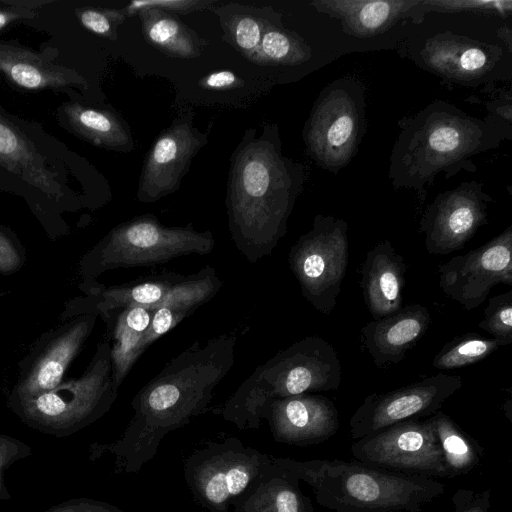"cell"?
<instances>
[{
	"mask_svg": "<svg viewBox=\"0 0 512 512\" xmlns=\"http://www.w3.org/2000/svg\"><path fill=\"white\" fill-rule=\"evenodd\" d=\"M236 344L232 333L205 344L194 341L136 393L131 402L134 414L121 437L91 444L89 459L109 454L117 472H139L168 433L209 409L217 386L234 365Z\"/></svg>",
	"mask_w": 512,
	"mask_h": 512,
	"instance_id": "cell-1",
	"label": "cell"
},
{
	"mask_svg": "<svg viewBox=\"0 0 512 512\" xmlns=\"http://www.w3.org/2000/svg\"><path fill=\"white\" fill-rule=\"evenodd\" d=\"M304 166L282 153L277 125L245 131L231 156L226 209L231 238L250 263L271 255L304 188Z\"/></svg>",
	"mask_w": 512,
	"mask_h": 512,
	"instance_id": "cell-2",
	"label": "cell"
},
{
	"mask_svg": "<svg viewBox=\"0 0 512 512\" xmlns=\"http://www.w3.org/2000/svg\"><path fill=\"white\" fill-rule=\"evenodd\" d=\"M503 139L484 120L437 100L401 122L392 148L389 178L395 188L413 189L420 200L426 186L443 172L476 171L472 158L499 146Z\"/></svg>",
	"mask_w": 512,
	"mask_h": 512,
	"instance_id": "cell-3",
	"label": "cell"
},
{
	"mask_svg": "<svg viewBox=\"0 0 512 512\" xmlns=\"http://www.w3.org/2000/svg\"><path fill=\"white\" fill-rule=\"evenodd\" d=\"M275 465L304 481L316 502L333 512H420L445 492L434 478L407 475L358 461H297L272 456Z\"/></svg>",
	"mask_w": 512,
	"mask_h": 512,
	"instance_id": "cell-4",
	"label": "cell"
},
{
	"mask_svg": "<svg viewBox=\"0 0 512 512\" xmlns=\"http://www.w3.org/2000/svg\"><path fill=\"white\" fill-rule=\"evenodd\" d=\"M341 374L335 348L307 336L259 365L215 413L239 429H257L274 400L337 390Z\"/></svg>",
	"mask_w": 512,
	"mask_h": 512,
	"instance_id": "cell-5",
	"label": "cell"
},
{
	"mask_svg": "<svg viewBox=\"0 0 512 512\" xmlns=\"http://www.w3.org/2000/svg\"><path fill=\"white\" fill-rule=\"evenodd\" d=\"M465 28L449 23L418 29L409 37L408 56L443 80L461 85L511 78L510 27L495 32Z\"/></svg>",
	"mask_w": 512,
	"mask_h": 512,
	"instance_id": "cell-6",
	"label": "cell"
},
{
	"mask_svg": "<svg viewBox=\"0 0 512 512\" xmlns=\"http://www.w3.org/2000/svg\"><path fill=\"white\" fill-rule=\"evenodd\" d=\"M118 395L113 384L108 338L79 378L62 381L37 396L8 400V407L27 426L55 437L72 435L106 414Z\"/></svg>",
	"mask_w": 512,
	"mask_h": 512,
	"instance_id": "cell-7",
	"label": "cell"
},
{
	"mask_svg": "<svg viewBox=\"0 0 512 512\" xmlns=\"http://www.w3.org/2000/svg\"><path fill=\"white\" fill-rule=\"evenodd\" d=\"M214 245L210 231H197L192 225L163 226L151 214L137 216L115 226L82 257V289L87 291L97 284L96 278L108 270L153 266L189 254L205 255Z\"/></svg>",
	"mask_w": 512,
	"mask_h": 512,
	"instance_id": "cell-8",
	"label": "cell"
},
{
	"mask_svg": "<svg viewBox=\"0 0 512 512\" xmlns=\"http://www.w3.org/2000/svg\"><path fill=\"white\" fill-rule=\"evenodd\" d=\"M365 128L364 86L351 76L334 80L320 92L304 126L307 153L336 174L357 153Z\"/></svg>",
	"mask_w": 512,
	"mask_h": 512,
	"instance_id": "cell-9",
	"label": "cell"
},
{
	"mask_svg": "<svg viewBox=\"0 0 512 512\" xmlns=\"http://www.w3.org/2000/svg\"><path fill=\"white\" fill-rule=\"evenodd\" d=\"M272 466V455L236 437L206 441L183 465L195 501L210 512H227L249 486Z\"/></svg>",
	"mask_w": 512,
	"mask_h": 512,
	"instance_id": "cell-10",
	"label": "cell"
},
{
	"mask_svg": "<svg viewBox=\"0 0 512 512\" xmlns=\"http://www.w3.org/2000/svg\"><path fill=\"white\" fill-rule=\"evenodd\" d=\"M347 231L345 220L318 214L312 228L300 236L289 251V267L303 297L325 315L336 307L346 274Z\"/></svg>",
	"mask_w": 512,
	"mask_h": 512,
	"instance_id": "cell-11",
	"label": "cell"
},
{
	"mask_svg": "<svg viewBox=\"0 0 512 512\" xmlns=\"http://www.w3.org/2000/svg\"><path fill=\"white\" fill-rule=\"evenodd\" d=\"M350 451L356 461L370 467L449 478L431 416L399 422L355 440Z\"/></svg>",
	"mask_w": 512,
	"mask_h": 512,
	"instance_id": "cell-12",
	"label": "cell"
},
{
	"mask_svg": "<svg viewBox=\"0 0 512 512\" xmlns=\"http://www.w3.org/2000/svg\"><path fill=\"white\" fill-rule=\"evenodd\" d=\"M462 385L460 376L437 373L395 390L372 393L349 420L351 437L358 440L399 422L430 417Z\"/></svg>",
	"mask_w": 512,
	"mask_h": 512,
	"instance_id": "cell-13",
	"label": "cell"
},
{
	"mask_svg": "<svg viewBox=\"0 0 512 512\" xmlns=\"http://www.w3.org/2000/svg\"><path fill=\"white\" fill-rule=\"evenodd\" d=\"M444 294L465 310L480 306L498 284L512 286V225L484 245L438 267Z\"/></svg>",
	"mask_w": 512,
	"mask_h": 512,
	"instance_id": "cell-14",
	"label": "cell"
},
{
	"mask_svg": "<svg viewBox=\"0 0 512 512\" xmlns=\"http://www.w3.org/2000/svg\"><path fill=\"white\" fill-rule=\"evenodd\" d=\"M491 202L493 199L477 181L462 182L456 188L439 193L420 220V232L428 253L446 255L462 249L487 223Z\"/></svg>",
	"mask_w": 512,
	"mask_h": 512,
	"instance_id": "cell-15",
	"label": "cell"
},
{
	"mask_svg": "<svg viewBox=\"0 0 512 512\" xmlns=\"http://www.w3.org/2000/svg\"><path fill=\"white\" fill-rule=\"evenodd\" d=\"M192 111L177 117L156 138L140 173L137 199L153 203L176 192L194 156L206 145L208 133L193 125Z\"/></svg>",
	"mask_w": 512,
	"mask_h": 512,
	"instance_id": "cell-16",
	"label": "cell"
},
{
	"mask_svg": "<svg viewBox=\"0 0 512 512\" xmlns=\"http://www.w3.org/2000/svg\"><path fill=\"white\" fill-rule=\"evenodd\" d=\"M96 314L77 315L45 333L20 362V373L8 400L31 398L58 386L91 334Z\"/></svg>",
	"mask_w": 512,
	"mask_h": 512,
	"instance_id": "cell-17",
	"label": "cell"
},
{
	"mask_svg": "<svg viewBox=\"0 0 512 512\" xmlns=\"http://www.w3.org/2000/svg\"><path fill=\"white\" fill-rule=\"evenodd\" d=\"M264 419L276 442L306 447L319 444L339 429L338 410L327 397L307 393L274 400Z\"/></svg>",
	"mask_w": 512,
	"mask_h": 512,
	"instance_id": "cell-18",
	"label": "cell"
},
{
	"mask_svg": "<svg viewBox=\"0 0 512 512\" xmlns=\"http://www.w3.org/2000/svg\"><path fill=\"white\" fill-rule=\"evenodd\" d=\"M431 321L428 309L410 304L361 329L364 348L378 367L398 364L426 333Z\"/></svg>",
	"mask_w": 512,
	"mask_h": 512,
	"instance_id": "cell-19",
	"label": "cell"
},
{
	"mask_svg": "<svg viewBox=\"0 0 512 512\" xmlns=\"http://www.w3.org/2000/svg\"><path fill=\"white\" fill-rule=\"evenodd\" d=\"M407 266L390 241L378 242L366 253L360 286L373 320L402 307Z\"/></svg>",
	"mask_w": 512,
	"mask_h": 512,
	"instance_id": "cell-20",
	"label": "cell"
},
{
	"mask_svg": "<svg viewBox=\"0 0 512 512\" xmlns=\"http://www.w3.org/2000/svg\"><path fill=\"white\" fill-rule=\"evenodd\" d=\"M321 13L337 18L345 33L367 38L383 33L404 18L422 19L419 0H318L311 3Z\"/></svg>",
	"mask_w": 512,
	"mask_h": 512,
	"instance_id": "cell-21",
	"label": "cell"
},
{
	"mask_svg": "<svg viewBox=\"0 0 512 512\" xmlns=\"http://www.w3.org/2000/svg\"><path fill=\"white\" fill-rule=\"evenodd\" d=\"M183 277L168 273L110 287L97 283L85 291L86 297L71 302L68 314H96L104 318L130 306L156 307Z\"/></svg>",
	"mask_w": 512,
	"mask_h": 512,
	"instance_id": "cell-22",
	"label": "cell"
},
{
	"mask_svg": "<svg viewBox=\"0 0 512 512\" xmlns=\"http://www.w3.org/2000/svg\"><path fill=\"white\" fill-rule=\"evenodd\" d=\"M221 286L222 282L215 269L209 265L195 274L184 276L165 299L154 307L150 326L144 336V349L211 300Z\"/></svg>",
	"mask_w": 512,
	"mask_h": 512,
	"instance_id": "cell-23",
	"label": "cell"
},
{
	"mask_svg": "<svg viewBox=\"0 0 512 512\" xmlns=\"http://www.w3.org/2000/svg\"><path fill=\"white\" fill-rule=\"evenodd\" d=\"M0 165L48 197L63 194L57 174L34 144L0 112Z\"/></svg>",
	"mask_w": 512,
	"mask_h": 512,
	"instance_id": "cell-24",
	"label": "cell"
},
{
	"mask_svg": "<svg viewBox=\"0 0 512 512\" xmlns=\"http://www.w3.org/2000/svg\"><path fill=\"white\" fill-rule=\"evenodd\" d=\"M300 481L272 466L235 501L232 512H314Z\"/></svg>",
	"mask_w": 512,
	"mask_h": 512,
	"instance_id": "cell-25",
	"label": "cell"
},
{
	"mask_svg": "<svg viewBox=\"0 0 512 512\" xmlns=\"http://www.w3.org/2000/svg\"><path fill=\"white\" fill-rule=\"evenodd\" d=\"M154 307L130 306L104 317L111 346L112 379L119 389L135 362L145 351L144 336Z\"/></svg>",
	"mask_w": 512,
	"mask_h": 512,
	"instance_id": "cell-26",
	"label": "cell"
},
{
	"mask_svg": "<svg viewBox=\"0 0 512 512\" xmlns=\"http://www.w3.org/2000/svg\"><path fill=\"white\" fill-rule=\"evenodd\" d=\"M0 72L13 84L28 90L86 84L74 70L53 64L27 49L0 44Z\"/></svg>",
	"mask_w": 512,
	"mask_h": 512,
	"instance_id": "cell-27",
	"label": "cell"
},
{
	"mask_svg": "<svg viewBox=\"0 0 512 512\" xmlns=\"http://www.w3.org/2000/svg\"><path fill=\"white\" fill-rule=\"evenodd\" d=\"M63 110L72 130L91 144L126 153L134 149L131 130L116 113L79 103H68Z\"/></svg>",
	"mask_w": 512,
	"mask_h": 512,
	"instance_id": "cell-28",
	"label": "cell"
},
{
	"mask_svg": "<svg viewBox=\"0 0 512 512\" xmlns=\"http://www.w3.org/2000/svg\"><path fill=\"white\" fill-rule=\"evenodd\" d=\"M146 41L167 56L196 58L207 41L186 26L175 15L157 8L146 7L137 12Z\"/></svg>",
	"mask_w": 512,
	"mask_h": 512,
	"instance_id": "cell-29",
	"label": "cell"
},
{
	"mask_svg": "<svg viewBox=\"0 0 512 512\" xmlns=\"http://www.w3.org/2000/svg\"><path fill=\"white\" fill-rule=\"evenodd\" d=\"M216 12L224 31L223 38L255 64L265 29L280 16L268 14V8L239 4H228L217 8Z\"/></svg>",
	"mask_w": 512,
	"mask_h": 512,
	"instance_id": "cell-30",
	"label": "cell"
},
{
	"mask_svg": "<svg viewBox=\"0 0 512 512\" xmlns=\"http://www.w3.org/2000/svg\"><path fill=\"white\" fill-rule=\"evenodd\" d=\"M431 419L449 478L470 473L480 464L483 448L444 412Z\"/></svg>",
	"mask_w": 512,
	"mask_h": 512,
	"instance_id": "cell-31",
	"label": "cell"
},
{
	"mask_svg": "<svg viewBox=\"0 0 512 512\" xmlns=\"http://www.w3.org/2000/svg\"><path fill=\"white\" fill-rule=\"evenodd\" d=\"M312 56V47L301 36L275 22L262 35L255 64L296 66L308 62Z\"/></svg>",
	"mask_w": 512,
	"mask_h": 512,
	"instance_id": "cell-32",
	"label": "cell"
},
{
	"mask_svg": "<svg viewBox=\"0 0 512 512\" xmlns=\"http://www.w3.org/2000/svg\"><path fill=\"white\" fill-rule=\"evenodd\" d=\"M506 342L497 338H486L477 333H467L452 339L435 355L432 366L438 370H452L477 363Z\"/></svg>",
	"mask_w": 512,
	"mask_h": 512,
	"instance_id": "cell-33",
	"label": "cell"
},
{
	"mask_svg": "<svg viewBox=\"0 0 512 512\" xmlns=\"http://www.w3.org/2000/svg\"><path fill=\"white\" fill-rule=\"evenodd\" d=\"M479 328L493 338L512 343V290L496 295L488 300L484 309V318Z\"/></svg>",
	"mask_w": 512,
	"mask_h": 512,
	"instance_id": "cell-34",
	"label": "cell"
},
{
	"mask_svg": "<svg viewBox=\"0 0 512 512\" xmlns=\"http://www.w3.org/2000/svg\"><path fill=\"white\" fill-rule=\"evenodd\" d=\"M511 1H421L420 9L423 15L437 13H472L487 16L510 15Z\"/></svg>",
	"mask_w": 512,
	"mask_h": 512,
	"instance_id": "cell-35",
	"label": "cell"
},
{
	"mask_svg": "<svg viewBox=\"0 0 512 512\" xmlns=\"http://www.w3.org/2000/svg\"><path fill=\"white\" fill-rule=\"evenodd\" d=\"M77 17L87 30L104 38L115 40L117 27L127 17L122 9L85 7L77 11Z\"/></svg>",
	"mask_w": 512,
	"mask_h": 512,
	"instance_id": "cell-36",
	"label": "cell"
},
{
	"mask_svg": "<svg viewBox=\"0 0 512 512\" xmlns=\"http://www.w3.org/2000/svg\"><path fill=\"white\" fill-rule=\"evenodd\" d=\"M214 0H135L123 8L127 17L137 14L146 7L157 8L168 13L188 14L195 11L213 9Z\"/></svg>",
	"mask_w": 512,
	"mask_h": 512,
	"instance_id": "cell-37",
	"label": "cell"
},
{
	"mask_svg": "<svg viewBox=\"0 0 512 512\" xmlns=\"http://www.w3.org/2000/svg\"><path fill=\"white\" fill-rule=\"evenodd\" d=\"M32 448L19 439L0 434V500L11 499V494L4 481V472L14 463L27 458Z\"/></svg>",
	"mask_w": 512,
	"mask_h": 512,
	"instance_id": "cell-38",
	"label": "cell"
},
{
	"mask_svg": "<svg viewBox=\"0 0 512 512\" xmlns=\"http://www.w3.org/2000/svg\"><path fill=\"white\" fill-rule=\"evenodd\" d=\"M498 97L493 99L489 104H486L489 110L488 118L484 121L496 131L501 138L511 139V94L510 91L505 95L504 93L498 94Z\"/></svg>",
	"mask_w": 512,
	"mask_h": 512,
	"instance_id": "cell-39",
	"label": "cell"
},
{
	"mask_svg": "<svg viewBox=\"0 0 512 512\" xmlns=\"http://www.w3.org/2000/svg\"><path fill=\"white\" fill-rule=\"evenodd\" d=\"M24 263V252L14 235L0 227V272L11 274Z\"/></svg>",
	"mask_w": 512,
	"mask_h": 512,
	"instance_id": "cell-40",
	"label": "cell"
},
{
	"mask_svg": "<svg viewBox=\"0 0 512 512\" xmlns=\"http://www.w3.org/2000/svg\"><path fill=\"white\" fill-rule=\"evenodd\" d=\"M491 490L476 492L460 488L452 495L453 512H489Z\"/></svg>",
	"mask_w": 512,
	"mask_h": 512,
	"instance_id": "cell-41",
	"label": "cell"
},
{
	"mask_svg": "<svg viewBox=\"0 0 512 512\" xmlns=\"http://www.w3.org/2000/svg\"><path fill=\"white\" fill-rule=\"evenodd\" d=\"M44 512H125L119 507L90 498H72L50 507Z\"/></svg>",
	"mask_w": 512,
	"mask_h": 512,
	"instance_id": "cell-42",
	"label": "cell"
},
{
	"mask_svg": "<svg viewBox=\"0 0 512 512\" xmlns=\"http://www.w3.org/2000/svg\"><path fill=\"white\" fill-rule=\"evenodd\" d=\"M199 85L204 89L228 90L242 86L243 81L230 70H220L201 78Z\"/></svg>",
	"mask_w": 512,
	"mask_h": 512,
	"instance_id": "cell-43",
	"label": "cell"
},
{
	"mask_svg": "<svg viewBox=\"0 0 512 512\" xmlns=\"http://www.w3.org/2000/svg\"><path fill=\"white\" fill-rule=\"evenodd\" d=\"M33 16L34 13L26 7L0 9V30L16 20L30 18Z\"/></svg>",
	"mask_w": 512,
	"mask_h": 512,
	"instance_id": "cell-44",
	"label": "cell"
}]
</instances>
